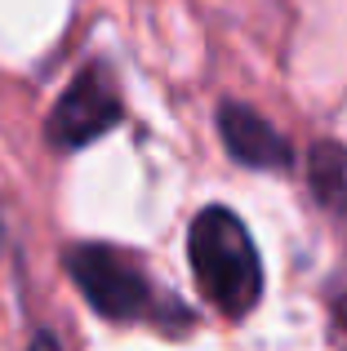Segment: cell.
<instances>
[{
    "instance_id": "5b68a950",
    "label": "cell",
    "mask_w": 347,
    "mask_h": 351,
    "mask_svg": "<svg viewBox=\"0 0 347 351\" xmlns=\"http://www.w3.org/2000/svg\"><path fill=\"white\" fill-rule=\"evenodd\" d=\"M312 196L330 214H347V152L339 143H321L312 152Z\"/></svg>"
},
{
    "instance_id": "277c9868",
    "label": "cell",
    "mask_w": 347,
    "mask_h": 351,
    "mask_svg": "<svg viewBox=\"0 0 347 351\" xmlns=\"http://www.w3.org/2000/svg\"><path fill=\"white\" fill-rule=\"evenodd\" d=\"M218 134H223V147L236 165L245 169H285L289 165V143L272 120H263L254 107L241 103H223L218 112Z\"/></svg>"
},
{
    "instance_id": "52a82bcc",
    "label": "cell",
    "mask_w": 347,
    "mask_h": 351,
    "mask_svg": "<svg viewBox=\"0 0 347 351\" xmlns=\"http://www.w3.org/2000/svg\"><path fill=\"white\" fill-rule=\"evenodd\" d=\"M32 351H58V347H53V338H45V334H40V338H36V347H32Z\"/></svg>"
},
{
    "instance_id": "3957f363",
    "label": "cell",
    "mask_w": 347,
    "mask_h": 351,
    "mask_svg": "<svg viewBox=\"0 0 347 351\" xmlns=\"http://www.w3.org/2000/svg\"><path fill=\"white\" fill-rule=\"evenodd\" d=\"M121 116H125V107H121V94H116L107 67L89 62V67L62 89L58 103H53L49 120H45V138H49V147H58V152H80V147H89L94 138H103L107 129L121 125Z\"/></svg>"
},
{
    "instance_id": "8992f818",
    "label": "cell",
    "mask_w": 347,
    "mask_h": 351,
    "mask_svg": "<svg viewBox=\"0 0 347 351\" xmlns=\"http://www.w3.org/2000/svg\"><path fill=\"white\" fill-rule=\"evenodd\" d=\"M334 320H339V338H343V351H347V289L339 293V307H334Z\"/></svg>"
},
{
    "instance_id": "7a4b0ae2",
    "label": "cell",
    "mask_w": 347,
    "mask_h": 351,
    "mask_svg": "<svg viewBox=\"0 0 347 351\" xmlns=\"http://www.w3.org/2000/svg\"><path fill=\"white\" fill-rule=\"evenodd\" d=\"M62 267L76 280L80 298L98 316L121 320V325H134V320H160V325L182 320L187 325V311L160 293V285L152 280L143 258L130 254V249L103 245V240H80L62 254Z\"/></svg>"
},
{
    "instance_id": "6da1fadb",
    "label": "cell",
    "mask_w": 347,
    "mask_h": 351,
    "mask_svg": "<svg viewBox=\"0 0 347 351\" xmlns=\"http://www.w3.org/2000/svg\"><path fill=\"white\" fill-rule=\"evenodd\" d=\"M187 263L196 276V289L223 311L227 320H241L263 298V258L250 227L236 209L205 205L191 218L187 232Z\"/></svg>"
},
{
    "instance_id": "ba28073f",
    "label": "cell",
    "mask_w": 347,
    "mask_h": 351,
    "mask_svg": "<svg viewBox=\"0 0 347 351\" xmlns=\"http://www.w3.org/2000/svg\"><path fill=\"white\" fill-rule=\"evenodd\" d=\"M0 249H5V223H0Z\"/></svg>"
}]
</instances>
